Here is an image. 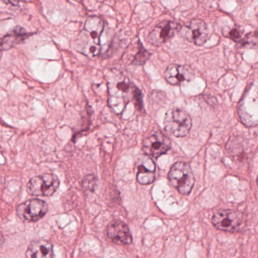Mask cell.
<instances>
[{
	"label": "cell",
	"instance_id": "cell-8",
	"mask_svg": "<svg viewBox=\"0 0 258 258\" xmlns=\"http://www.w3.org/2000/svg\"><path fill=\"white\" fill-rule=\"evenodd\" d=\"M48 206L45 202L38 199L27 200L17 207V215L26 222H36L45 216Z\"/></svg>",
	"mask_w": 258,
	"mask_h": 258
},
{
	"label": "cell",
	"instance_id": "cell-10",
	"mask_svg": "<svg viewBox=\"0 0 258 258\" xmlns=\"http://www.w3.org/2000/svg\"><path fill=\"white\" fill-rule=\"evenodd\" d=\"M181 26L174 21H165L158 24L148 36V40L154 46L161 45L174 37L180 31Z\"/></svg>",
	"mask_w": 258,
	"mask_h": 258
},
{
	"label": "cell",
	"instance_id": "cell-16",
	"mask_svg": "<svg viewBox=\"0 0 258 258\" xmlns=\"http://www.w3.org/2000/svg\"><path fill=\"white\" fill-rule=\"evenodd\" d=\"M239 44H240L241 46L247 48H258L257 32L248 33L245 37L242 38Z\"/></svg>",
	"mask_w": 258,
	"mask_h": 258
},
{
	"label": "cell",
	"instance_id": "cell-18",
	"mask_svg": "<svg viewBox=\"0 0 258 258\" xmlns=\"http://www.w3.org/2000/svg\"><path fill=\"white\" fill-rule=\"evenodd\" d=\"M96 177L95 176L89 174L86 176L83 180V187L85 190H93L96 185Z\"/></svg>",
	"mask_w": 258,
	"mask_h": 258
},
{
	"label": "cell",
	"instance_id": "cell-17",
	"mask_svg": "<svg viewBox=\"0 0 258 258\" xmlns=\"http://www.w3.org/2000/svg\"><path fill=\"white\" fill-rule=\"evenodd\" d=\"M150 55H151V54L148 53L146 50L144 49L143 47L140 44V48H139V52L137 53L136 57H135L133 63L134 64H143L149 58Z\"/></svg>",
	"mask_w": 258,
	"mask_h": 258
},
{
	"label": "cell",
	"instance_id": "cell-6",
	"mask_svg": "<svg viewBox=\"0 0 258 258\" xmlns=\"http://www.w3.org/2000/svg\"><path fill=\"white\" fill-rule=\"evenodd\" d=\"M243 214L237 211L220 210L214 214L212 218V224L218 230L224 232L239 231L244 223Z\"/></svg>",
	"mask_w": 258,
	"mask_h": 258
},
{
	"label": "cell",
	"instance_id": "cell-19",
	"mask_svg": "<svg viewBox=\"0 0 258 258\" xmlns=\"http://www.w3.org/2000/svg\"><path fill=\"white\" fill-rule=\"evenodd\" d=\"M242 32L241 31L240 29L236 28H236L232 29V30L229 32L228 34L226 35L225 36H227V37L230 38L232 40L239 43L242 39Z\"/></svg>",
	"mask_w": 258,
	"mask_h": 258
},
{
	"label": "cell",
	"instance_id": "cell-7",
	"mask_svg": "<svg viewBox=\"0 0 258 258\" xmlns=\"http://www.w3.org/2000/svg\"><path fill=\"white\" fill-rule=\"evenodd\" d=\"M181 36L196 45H203L210 37L209 27L202 20L192 19L181 27L179 31Z\"/></svg>",
	"mask_w": 258,
	"mask_h": 258
},
{
	"label": "cell",
	"instance_id": "cell-12",
	"mask_svg": "<svg viewBox=\"0 0 258 258\" xmlns=\"http://www.w3.org/2000/svg\"><path fill=\"white\" fill-rule=\"evenodd\" d=\"M107 236L114 243L120 245H127L133 241L128 226L121 221H113L108 226Z\"/></svg>",
	"mask_w": 258,
	"mask_h": 258
},
{
	"label": "cell",
	"instance_id": "cell-11",
	"mask_svg": "<svg viewBox=\"0 0 258 258\" xmlns=\"http://www.w3.org/2000/svg\"><path fill=\"white\" fill-rule=\"evenodd\" d=\"M165 80L173 86H178L182 83H188L193 80L195 72L189 66L171 64L168 67L165 72Z\"/></svg>",
	"mask_w": 258,
	"mask_h": 258
},
{
	"label": "cell",
	"instance_id": "cell-1",
	"mask_svg": "<svg viewBox=\"0 0 258 258\" xmlns=\"http://www.w3.org/2000/svg\"><path fill=\"white\" fill-rule=\"evenodd\" d=\"M108 84V104L114 112L122 113L134 96L136 88L127 76L117 70L106 76Z\"/></svg>",
	"mask_w": 258,
	"mask_h": 258
},
{
	"label": "cell",
	"instance_id": "cell-9",
	"mask_svg": "<svg viewBox=\"0 0 258 258\" xmlns=\"http://www.w3.org/2000/svg\"><path fill=\"white\" fill-rule=\"evenodd\" d=\"M171 147V141L160 131L153 133L144 140L142 150L146 156L159 158L165 154Z\"/></svg>",
	"mask_w": 258,
	"mask_h": 258
},
{
	"label": "cell",
	"instance_id": "cell-2",
	"mask_svg": "<svg viewBox=\"0 0 258 258\" xmlns=\"http://www.w3.org/2000/svg\"><path fill=\"white\" fill-rule=\"evenodd\" d=\"M104 27V22L98 17L88 18L83 30L76 39L74 43L76 50L90 58L99 55L101 51L100 38Z\"/></svg>",
	"mask_w": 258,
	"mask_h": 258
},
{
	"label": "cell",
	"instance_id": "cell-13",
	"mask_svg": "<svg viewBox=\"0 0 258 258\" xmlns=\"http://www.w3.org/2000/svg\"><path fill=\"white\" fill-rule=\"evenodd\" d=\"M156 166L149 156H142L136 163V177L140 184L148 185L153 183L156 178Z\"/></svg>",
	"mask_w": 258,
	"mask_h": 258
},
{
	"label": "cell",
	"instance_id": "cell-3",
	"mask_svg": "<svg viewBox=\"0 0 258 258\" xmlns=\"http://www.w3.org/2000/svg\"><path fill=\"white\" fill-rule=\"evenodd\" d=\"M171 186L178 190L182 195L190 194L195 184V177L189 164L178 162L171 167L168 174Z\"/></svg>",
	"mask_w": 258,
	"mask_h": 258
},
{
	"label": "cell",
	"instance_id": "cell-15",
	"mask_svg": "<svg viewBox=\"0 0 258 258\" xmlns=\"http://www.w3.org/2000/svg\"><path fill=\"white\" fill-rule=\"evenodd\" d=\"M28 33L20 27H15L2 39V49L8 50L28 37Z\"/></svg>",
	"mask_w": 258,
	"mask_h": 258
},
{
	"label": "cell",
	"instance_id": "cell-14",
	"mask_svg": "<svg viewBox=\"0 0 258 258\" xmlns=\"http://www.w3.org/2000/svg\"><path fill=\"white\" fill-rule=\"evenodd\" d=\"M53 245L46 240L33 241L26 251V258H53Z\"/></svg>",
	"mask_w": 258,
	"mask_h": 258
},
{
	"label": "cell",
	"instance_id": "cell-5",
	"mask_svg": "<svg viewBox=\"0 0 258 258\" xmlns=\"http://www.w3.org/2000/svg\"><path fill=\"white\" fill-rule=\"evenodd\" d=\"M59 184L57 176L46 173L33 177L27 183V192L36 197H50L57 190Z\"/></svg>",
	"mask_w": 258,
	"mask_h": 258
},
{
	"label": "cell",
	"instance_id": "cell-20",
	"mask_svg": "<svg viewBox=\"0 0 258 258\" xmlns=\"http://www.w3.org/2000/svg\"><path fill=\"white\" fill-rule=\"evenodd\" d=\"M257 186H258V177H257Z\"/></svg>",
	"mask_w": 258,
	"mask_h": 258
},
{
	"label": "cell",
	"instance_id": "cell-4",
	"mask_svg": "<svg viewBox=\"0 0 258 258\" xmlns=\"http://www.w3.org/2000/svg\"><path fill=\"white\" fill-rule=\"evenodd\" d=\"M164 125L168 133L177 138H183L190 132L192 119L186 112L173 109L167 112Z\"/></svg>",
	"mask_w": 258,
	"mask_h": 258
}]
</instances>
